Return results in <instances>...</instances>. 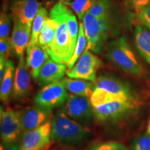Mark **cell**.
<instances>
[{
  "label": "cell",
  "instance_id": "obj_1",
  "mask_svg": "<svg viewBox=\"0 0 150 150\" xmlns=\"http://www.w3.org/2000/svg\"><path fill=\"white\" fill-rule=\"evenodd\" d=\"M52 140L67 145H76L86 141L91 131L86 126L71 119L64 110H59L52 120Z\"/></svg>",
  "mask_w": 150,
  "mask_h": 150
},
{
  "label": "cell",
  "instance_id": "obj_2",
  "mask_svg": "<svg viewBox=\"0 0 150 150\" xmlns=\"http://www.w3.org/2000/svg\"><path fill=\"white\" fill-rule=\"evenodd\" d=\"M95 85V88L90 98L93 107L115 100L134 102L130 87L115 76L100 75Z\"/></svg>",
  "mask_w": 150,
  "mask_h": 150
},
{
  "label": "cell",
  "instance_id": "obj_3",
  "mask_svg": "<svg viewBox=\"0 0 150 150\" xmlns=\"http://www.w3.org/2000/svg\"><path fill=\"white\" fill-rule=\"evenodd\" d=\"M65 4L59 2L50 11V18L57 22L55 38L48 52L50 58L58 63H66L73 55L68 29L64 16Z\"/></svg>",
  "mask_w": 150,
  "mask_h": 150
},
{
  "label": "cell",
  "instance_id": "obj_4",
  "mask_svg": "<svg viewBox=\"0 0 150 150\" xmlns=\"http://www.w3.org/2000/svg\"><path fill=\"white\" fill-rule=\"evenodd\" d=\"M106 52L108 59L125 73L135 76L143 74L142 66L125 37L110 41L106 46Z\"/></svg>",
  "mask_w": 150,
  "mask_h": 150
},
{
  "label": "cell",
  "instance_id": "obj_5",
  "mask_svg": "<svg viewBox=\"0 0 150 150\" xmlns=\"http://www.w3.org/2000/svg\"><path fill=\"white\" fill-rule=\"evenodd\" d=\"M82 23L87 38L86 50H91L94 53H99L111 27V16L98 18L87 13L83 17Z\"/></svg>",
  "mask_w": 150,
  "mask_h": 150
},
{
  "label": "cell",
  "instance_id": "obj_6",
  "mask_svg": "<svg viewBox=\"0 0 150 150\" xmlns=\"http://www.w3.org/2000/svg\"><path fill=\"white\" fill-rule=\"evenodd\" d=\"M63 110L69 117L83 126L91 125L95 117L93 105L86 97L70 95Z\"/></svg>",
  "mask_w": 150,
  "mask_h": 150
},
{
  "label": "cell",
  "instance_id": "obj_7",
  "mask_svg": "<svg viewBox=\"0 0 150 150\" xmlns=\"http://www.w3.org/2000/svg\"><path fill=\"white\" fill-rule=\"evenodd\" d=\"M102 65V61L97 56L94 55L90 50H86L74 66L67 70L66 74L69 78L79 79L95 83L97 71Z\"/></svg>",
  "mask_w": 150,
  "mask_h": 150
},
{
  "label": "cell",
  "instance_id": "obj_8",
  "mask_svg": "<svg viewBox=\"0 0 150 150\" xmlns=\"http://www.w3.org/2000/svg\"><path fill=\"white\" fill-rule=\"evenodd\" d=\"M69 96L68 91L61 80L45 86L36 94L34 102L38 106L53 109L65 104Z\"/></svg>",
  "mask_w": 150,
  "mask_h": 150
},
{
  "label": "cell",
  "instance_id": "obj_9",
  "mask_svg": "<svg viewBox=\"0 0 150 150\" xmlns=\"http://www.w3.org/2000/svg\"><path fill=\"white\" fill-rule=\"evenodd\" d=\"M135 107L134 102L115 100L94 106L95 118L101 122H110L120 119Z\"/></svg>",
  "mask_w": 150,
  "mask_h": 150
},
{
  "label": "cell",
  "instance_id": "obj_10",
  "mask_svg": "<svg viewBox=\"0 0 150 150\" xmlns=\"http://www.w3.org/2000/svg\"><path fill=\"white\" fill-rule=\"evenodd\" d=\"M1 140L4 145L13 143L22 133L21 112L12 108L2 109L0 112Z\"/></svg>",
  "mask_w": 150,
  "mask_h": 150
},
{
  "label": "cell",
  "instance_id": "obj_11",
  "mask_svg": "<svg viewBox=\"0 0 150 150\" xmlns=\"http://www.w3.org/2000/svg\"><path fill=\"white\" fill-rule=\"evenodd\" d=\"M52 122L48 120L33 130L23 133L20 149L21 150H42L50 144L51 138Z\"/></svg>",
  "mask_w": 150,
  "mask_h": 150
},
{
  "label": "cell",
  "instance_id": "obj_12",
  "mask_svg": "<svg viewBox=\"0 0 150 150\" xmlns=\"http://www.w3.org/2000/svg\"><path fill=\"white\" fill-rule=\"evenodd\" d=\"M51 108L35 104L26 108L21 112L22 133L33 130L49 120L52 114Z\"/></svg>",
  "mask_w": 150,
  "mask_h": 150
},
{
  "label": "cell",
  "instance_id": "obj_13",
  "mask_svg": "<svg viewBox=\"0 0 150 150\" xmlns=\"http://www.w3.org/2000/svg\"><path fill=\"white\" fill-rule=\"evenodd\" d=\"M31 89V74L23 56L19 58L18 66L16 68L13 97L16 100L25 98Z\"/></svg>",
  "mask_w": 150,
  "mask_h": 150
},
{
  "label": "cell",
  "instance_id": "obj_14",
  "mask_svg": "<svg viewBox=\"0 0 150 150\" xmlns=\"http://www.w3.org/2000/svg\"><path fill=\"white\" fill-rule=\"evenodd\" d=\"M39 8L40 4L36 0H11V9L13 19L28 25L32 26Z\"/></svg>",
  "mask_w": 150,
  "mask_h": 150
},
{
  "label": "cell",
  "instance_id": "obj_15",
  "mask_svg": "<svg viewBox=\"0 0 150 150\" xmlns=\"http://www.w3.org/2000/svg\"><path fill=\"white\" fill-rule=\"evenodd\" d=\"M13 20L14 26L11 37L13 49L18 58L23 57L24 50L31 41V26L22 23L18 19H13Z\"/></svg>",
  "mask_w": 150,
  "mask_h": 150
},
{
  "label": "cell",
  "instance_id": "obj_16",
  "mask_svg": "<svg viewBox=\"0 0 150 150\" xmlns=\"http://www.w3.org/2000/svg\"><path fill=\"white\" fill-rule=\"evenodd\" d=\"M66 72V64L58 63L50 58L40 69L36 80L40 84L47 86L63 79Z\"/></svg>",
  "mask_w": 150,
  "mask_h": 150
},
{
  "label": "cell",
  "instance_id": "obj_17",
  "mask_svg": "<svg viewBox=\"0 0 150 150\" xmlns=\"http://www.w3.org/2000/svg\"><path fill=\"white\" fill-rule=\"evenodd\" d=\"M26 53L27 67L32 77L36 80L40 69L50 56L38 44H29L26 49Z\"/></svg>",
  "mask_w": 150,
  "mask_h": 150
},
{
  "label": "cell",
  "instance_id": "obj_18",
  "mask_svg": "<svg viewBox=\"0 0 150 150\" xmlns=\"http://www.w3.org/2000/svg\"><path fill=\"white\" fill-rule=\"evenodd\" d=\"M134 39L138 53L150 65V29L143 24L136 26Z\"/></svg>",
  "mask_w": 150,
  "mask_h": 150
},
{
  "label": "cell",
  "instance_id": "obj_19",
  "mask_svg": "<svg viewBox=\"0 0 150 150\" xmlns=\"http://www.w3.org/2000/svg\"><path fill=\"white\" fill-rule=\"evenodd\" d=\"M61 80L67 91L72 95L91 98L95 88V84L88 81L72 78H65Z\"/></svg>",
  "mask_w": 150,
  "mask_h": 150
},
{
  "label": "cell",
  "instance_id": "obj_20",
  "mask_svg": "<svg viewBox=\"0 0 150 150\" xmlns=\"http://www.w3.org/2000/svg\"><path fill=\"white\" fill-rule=\"evenodd\" d=\"M16 68L13 61L7 60L4 74L1 81L0 88V98L4 102H8L11 95L13 94Z\"/></svg>",
  "mask_w": 150,
  "mask_h": 150
},
{
  "label": "cell",
  "instance_id": "obj_21",
  "mask_svg": "<svg viewBox=\"0 0 150 150\" xmlns=\"http://www.w3.org/2000/svg\"><path fill=\"white\" fill-rule=\"evenodd\" d=\"M56 27L57 22L50 17L45 21L41 29L38 43L41 47L46 50L47 53L50 52L55 38Z\"/></svg>",
  "mask_w": 150,
  "mask_h": 150
},
{
  "label": "cell",
  "instance_id": "obj_22",
  "mask_svg": "<svg viewBox=\"0 0 150 150\" xmlns=\"http://www.w3.org/2000/svg\"><path fill=\"white\" fill-rule=\"evenodd\" d=\"M64 16L67 26V29H68L69 34H70L72 51L74 54L76 42H77L79 27L78 25V22L75 15L65 4L64 7Z\"/></svg>",
  "mask_w": 150,
  "mask_h": 150
},
{
  "label": "cell",
  "instance_id": "obj_23",
  "mask_svg": "<svg viewBox=\"0 0 150 150\" xmlns=\"http://www.w3.org/2000/svg\"><path fill=\"white\" fill-rule=\"evenodd\" d=\"M86 47H87V38H86L85 31H84V27L83 23L79 24V35L77 42H76V47H75L74 54L71 58L70 61L66 63L67 67L68 69L72 68L75 65L79 57L82 55L83 52L85 51Z\"/></svg>",
  "mask_w": 150,
  "mask_h": 150
},
{
  "label": "cell",
  "instance_id": "obj_24",
  "mask_svg": "<svg viewBox=\"0 0 150 150\" xmlns=\"http://www.w3.org/2000/svg\"><path fill=\"white\" fill-rule=\"evenodd\" d=\"M47 11L43 7H40L36 16L33 19L31 26V37L29 44H38V38L40 35L44 22L47 18Z\"/></svg>",
  "mask_w": 150,
  "mask_h": 150
},
{
  "label": "cell",
  "instance_id": "obj_25",
  "mask_svg": "<svg viewBox=\"0 0 150 150\" xmlns=\"http://www.w3.org/2000/svg\"><path fill=\"white\" fill-rule=\"evenodd\" d=\"M97 0H74L72 1L64 3L65 5L70 6L78 16L79 20H83L85 15L94 5Z\"/></svg>",
  "mask_w": 150,
  "mask_h": 150
},
{
  "label": "cell",
  "instance_id": "obj_26",
  "mask_svg": "<svg viewBox=\"0 0 150 150\" xmlns=\"http://www.w3.org/2000/svg\"><path fill=\"white\" fill-rule=\"evenodd\" d=\"M89 13L98 18L111 16V3L110 0H97L88 11Z\"/></svg>",
  "mask_w": 150,
  "mask_h": 150
},
{
  "label": "cell",
  "instance_id": "obj_27",
  "mask_svg": "<svg viewBox=\"0 0 150 150\" xmlns=\"http://www.w3.org/2000/svg\"><path fill=\"white\" fill-rule=\"evenodd\" d=\"M88 150H128L122 143L115 141L95 142L92 143Z\"/></svg>",
  "mask_w": 150,
  "mask_h": 150
},
{
  "label": "cell",
  "instance_id": "obj_28",
  "mask_svg": "<svg viewBox=\"0 0 150 150\" xmlns=\"http://www.w3.org/2000/svg\"><path fill=\"white\" fill-rule=\"evenodd\" d=\"M131 150H150V135L143 134L135 138Z\"/></svg>",
  "mask_w": 150,
  "mask_h": 150
},
{
  "label": "cell",
  "instance_id": "obj_29",
  "mask_svg": "<svg viewBox=\"0 0 150 150\" xmlns=\"http://www.w3.org/2000/svg\"><path fill=\"white\" fill-rule=\"evenodd\" d=\"M11 17L9 14L1 11L0 16V39L8 38L10 33Z\"/></svg>",
  "mask_w": 150,
  "mask_h": 150
},
{
  "label": "cell",
  "instance_id": "obj_30",
  "mask_svg": "<svg viewBox=\"0 0 150 150\" xmlns=\"http://www.w3.org/2000/svg\"><path fill=\"white\" fill-rule=\"evenodd\" d=\"M12 50H13L11 38L8 37L0 39V57L8 60Z\"/></svg>",
  "mask_w": 150,
  "mask_h": 150
},
{
  "label": "cell",
  "instance_id": "obj_31",
  "mask_svg": "<svg viewBox=\"0 0 150 150\" xmlns=\"http://www.w3.org/2000/svg\"><path fill=\"white\" fill-rule=\"evenodd\" d=\"M127 4L131 10L138 14L142 9L150 4V0H127Z\"/></svg>",
  "mask_w": 150,
  "mask_h": 150
},
{
  "label": "cell",
  "instance_id": "obj_32",
  "mask_svg": "<svg viewBox=\"0 0 150 150\" xmlns=\"http://www.w3.org/2000/svg\"><path fill=\"white\" fill-rule=\"evenodd\" d=\"M137 18L143 25L150 29V4L137 14Z\"/></svg>",
  "mask_w": 150,
  "mask_h": 150
},
{
  "label": "cell",
  "instance_id": "obj_33",
  "mask_svg": "<svg viewBox=\"0 0 150 150\" xmlns=\"http://www.w3.org/2000/svg\"><path fill=\"white\" fill-rule=\"evenodd\" d=\"M6 61V59L0 57V81H1V80H2L3 79L4 74Z\"/></svg>",
  "mask_w": 150,
  "mask_h": 150
},
{
  "label": "cell",
  "instance_id": "obj_34",
  "mask_svg": "<svg viewBox=\"0 0 150 150\" xmlns=\"http://www.w3.org/2000/svg\"><path fill=\"white\" fill-rule=\"evenodd\" d=\"M1 150H21V149H20V147L13 142V143L4 145V147L1 148Z\"/></svg>",
  "mask_w": 150,
  "mask_h": 150
},
{
  "label": "cell",
  "instance_id": "obj_35",
  "mask_svg": "<svg viewBox=\"0 0 150 150\" xmlns=\"http://www.w3.org/2000/svg\"><path fill=\"white\" fill-rule=\"evenodd\" d=\"M147 134L150 135V120L149 122V124H148V126H147Z\"/></svg>",
  "mask_w": 150,
  "mask_h": 150
},
{
  "label": "cell",
  "instance_id": "obj_36",
  "mask_svg": "<svg viewBox=\"0 0 150 150\" xmlns=\"http://www.w3.org/2000/svg\"><path fill=\"white\" fill-rule=\"evenodd\" d=\"M62 2L63 3H65V2H69V1H72V0H61Z\"/></svg>",
  "mask_w": 150,
  "mask_h": 150
}]
</instances>
